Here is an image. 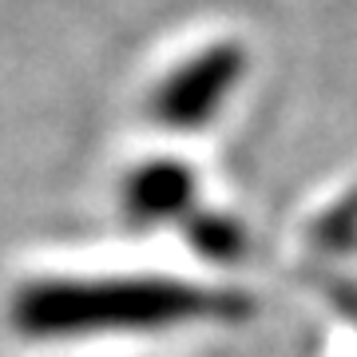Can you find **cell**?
Segmentation results:
<instances>
[{"mask_svg":"<svg viewBox=\"0 0 357 357\" xmlns=\"http://www.w3.org/2000/svg\"><path fill=\"white\" fill-rule=\"evenodd\" d=\"M250 298L159 274L36 278L13 298V330L28 342H76L107 333H155L203 321H243Z\"/></svg>","mask_w":357,"mask_h":357,"instance_id":"1","label":"cell"},{"mask_svg":"<svg viewBox=\"0 0 357 357\" xmlns=\"http://www.w3.org/2000/svg\"><path fill=\"white\" fill-rule=\"evenodd\" d=\"M333 298H337V306H342L349 318H357V286L354 282H333Z\"/></svg>","mask_w":357,"mask_h":357,"instance_id":"5","label":"cell"},{"mask_svg":"<svg viewBox=\"0 0 357 357\" xmlns=\"http://www.w3.org/2000/svg\"><path fill=\"white\" fill-rule=\"evenodd\" d=\"M123 215L135 227H167L195 215V171L175 159H151L123 178Z\"/></svg>","mask_w":357,"mask_h":357,"instance_id":"3","label":"cell"},{"mask_svg":"<svg viewBox=\"0 0 357 357\" xmlns=\"http://www.w3.org/2000/svg\"><path fill=\"white\" fill-rule=\"evenodd\" d=\"M187 234H191V243L203 250L206 258H215V262H230V258L243 255L246 246V234L238 222H230V218H218V215H191L187 222Z\"/></svg>","mask_w":357,"mask_h":357,"instance_id":"4","label":"cell"},{"mask_svg":"<svg viewBox=\"0 0 357 357\" xmlns=\"http://www.w3.org/2000/svg\"><path fill=\"white\" fill-rule=\"evenodd\" d=\"M246 72V48L234 40L206 44L171 68L147 96V115L163 131H203L238 88Z\"/></svg>","mask_w":357,"mask_h":357,"instance_id":"2","label":"cell"}]
</instances>
